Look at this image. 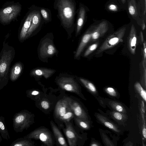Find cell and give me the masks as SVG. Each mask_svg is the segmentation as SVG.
Returning <instances> with one entry per match:
<instances>
[{
	"instance_id": "e575fe53",
	"label": "cell",
	"mask_w": 146,
	"mask_h": 146,
	"mask_svg": "<svg viewBox=\"0 0 146 146\" xmlns=\"http://www.w3.org/2000/svg\"><path fill=\"white\" fill-rule=\"evenodd\" d=\"M109 9L111 11H115L117 10V7L116 5L114 4H111L108 7Z\"/></svg>"
},
{
	"instance_id": "277c9868",
	"label": "cell",
	"mask_w": 146,
	"mask_h": 146,
	"mask_svg": "<svg viewBox=\"0 0 146 146\" xmlns=\"http://www.w3.org/2000/svg\"><path fill=\"white\" fill-rule=\"evenodd\" d=\"M31 139L39 140L44 144L48 146H52L54 142L50 131L46 128L36 129L24 137Z\"/></svg>"
},
{
	"instance_id": "8d00e7d4",
	"label": "cell",
	"mask_w": 146,
	"mask_h": 146,
	"mask_svg": "<svg viewBox=\"0 0 146 146\" xmlns=\"http://www.w3.org/2000/svg\"><path fill=\"white\" fill-rule=\"evenodd\" d=\"M143 135V137L145 138H146V129L145 127H144L142 130Z\"/></svg>"
},
{
	"instance_id": "ba28073f",
	"label": "cell",
	"mask_w": 146,
	"mask_h": 146,
	"mask_svg": "<svg viewBox=\"0 0 146 146\" xmlns=\"http://www.w3.org/2000/svg\"><path fill=\"white\" fill-rule=\"evenodd\" d=\"M66 127L64 129V133L67 139L70 146L76 145L78 137L71 123L70 122H65Z\"/></svg>"
},
{
	"instance_id": "5bb4252c",
	"label": "cell",
	"mask_w": 146,
	"mask_h": 146,
	"mask_svg": "<svg viewBox=\"0 0 146 146\" xmlns=\"http://www.w3.org/2000/svg\"><path fill=\"white\" fill-rule=\"evenodd\" d=\"M39 10L37 9L34 15L30 27L27 32L26 38L29 36L40 25L42 19Z\"/></svg>"
},
{
	"instance_id": "e0dca14e",
	"label": "cell",
	"mask_w": 146,
	"mask_h": 146,
	"mask_svg": "<svg viewBox=\"0 0 146 146\" xmlns=\"http://www.w3.org/2000/svg\"><path fill=\"white\" fill-rule=\"evenodd\" d=\"M86 10L84 7L81 5L78 11V16L76 21V33L80 32L83 25L85 19Z\"/></svg>"
},
{
	"instance_id": "6da1fadb",
	"label": "cell",
	"mask_w": 146,
	"mask_h": 146,
	"mask_svg": "<svg viewBox=\"0 0 146 146\" xmlns=\"http://www.w3.org/2000/svg\"><path fill=\"white\" fill-rule=\"evenodd\" d=\"M54 7L58 16L65 28L72 27L74 23L76 9L75 0H55Z\"/></svg>"
},
{
	"instance_id": "836d02e7",
	"label": "cell",
	"mask_w": 146,
	"mask_h": 146,
	"mask_svg": "<svg viewBox=\"0 0 146 146\" xmlns=\"http://www.w3.org/2000/svg\"><path fill=\"white\" fill-rule=\"evenodd\" d=\"M113 116L114 118L117 120H120L122 119V115L118 112H115L113 114Z\"/></svg>"
},
{
	"instance_id": "ac0fdd59",
	"label": "cell",
	"mask_w": 146,
	"mask_h": 146,
	"mask_svg": "<svg viewBox=\"0 0 146 146\" xmlns=\"http://www.w3.org/2000/svg\"><path fill=\"white\" fill-rule=\"evenodd\" d=\"M93 29L88 30L83 36L76 51L75 57H78L83 51L84 47L91 38V34Z\"/></svg>"
},
{
	"instance_id": "484cf974",
	"label": "cell",
	"mask_w": 146,
	"mask_h": 146,
	"mask_svg": "<svg viewBox=\"0 0 146 146\" xmlns=\"http://www.w3.org/2000/svg\"><path fill=\"white\" fill-rule=\"evenodd\" d=\"M74 117L76 123L79 127L85 129H88L89 128L88 124L85 120L77 117L74 115Z\"/></svg>"
},
{
	"instance_id": "d6a6232c",
	"label": "cell",
	"mask_w": 146,
	"mask_h": 146,
	"mask_svg": "<svg viewBox=\"0 0 146 146\" xmlns=\"http://www.w3.org/2000/svg\"><path fill=\"white\" fill-rule=\"evenodd\" d=\"M104 123L106 127L113 130L117 131V129L110 122L108 121H105L104 122Z\"/></svg>"
},
{
	"instance_id": "60d3db41",
	"label": "cell",
	"mask_w": 146,
	"mask_h": 146,
	"mask_svg": "<svg viewBox=\"0 0 146 146\" xmlns=\"http://www.w3.org/2000/svg\"><path fill=\"white\" fill-rule=\"evenodd\" d=\"M91 145L92 146H98V145H97L96 144L94 143Z\"/></svg>"
},
{
	"instance_id": "74e56055",
	"label": "cell",
	"mask_w": 146,
	"mask_h": 146,
	"mask_svg": "<svg viewBox=\"0 0 146 146\" xmlns=\"http://www.w3.org/2000/svg\"><path fill=\"white\" fill-rule=\"evenodd\" d=\"M141 105V108L143 112L145 113V109L144 108V104L143 102L142 101Z\"/></svg>"
},
{
	"instance_id": "4316f807",
	"label": "cell",
	"mask_w": 146,
	"mask_h": 146,
	"mask_svg": "<svg viewBox=\"0 0 146 146\" xmlns=\"http://www.w3.org/2000/svg\"><path fill=\"white\" fill-rule=\"evenodd\" d=\"M135 86V88L138 91L141 96L145 102H146V92L145 91L143 88L140 83L138 82L136 83Z\"/></svg>"
},
{
	"instance_id": "b9f144b4",
	"label": "cell",
	"mask_w": 146,
	"mask_h": 146,
	"mask_svg": "<svg viewBox=\"0 0 146 146\" xmlns=\"http://www.w3.org/2000/svg\"><path fill=\"white\" fill-rule=\"evenodd\" d=\"M2 141V137H1V135L0 134V143Z\"/></svg>"
},
{
	"instance_id": "ee69618b",
	"label": "cell",
	"mask_w": 146,
	"mask_h": 146,
	"mask_svg": "<svg viewBox=\"0 0 146 146\" xmlns=\"http://www.w3.org/2000/svg\"><path fill=\"white\" fill-rule=\"evenodd\" d=\"M47 0L48 1V0Z\"/></svg>"
},
{
	"instance_id": "d4e9b609",
	"label": "cell",
	"mask_w": 146,
	"mask_h": 146,
	"mask_svg": "<svg viewBox=\"0 0 146 146\" xmlns=\"http://www.w3.org/2000/svg\"><path fill=\"white\" fill-rule=\"evenodd\" d=\"M74 113L70 108L61 117L60 119L65 123L69 122L74 117Z\"/></svg>"
},
{
	"instance_id": "8992f818",
	"label": "cell",
	"mask_w": 146,
	"mask_h": 146,
	"mask_svg": "<svg viewBox=\"0 0 146 146\" xmlns=\"http://www.w3.org/2000/svg\"><path fill=\"white\" fill-rule=\"evenodd\" d=\"M11 52H4L0 60V90L6 83L5 74L7 73L11 59Z\"/></svg>"
},
{
	"instance_id": "4fadbf2b",
	"label": "cell",
	"mask_w": 146,
	"mask_h": 146,
	"mask_svg": "<svg viewBox=\"0 0 146 146\" xmlns=\"http://www.w3.org/2000/svg\"><path fill=\"white\" fill-rule=\"evenodd\" d=\"M108 29V23L105 21H102L94 28L91 34V38L93 40L97 39L103 35Z\"/></svg>"
},
{
	"instance_id": "7a4b0ae2",
	"label": "cell",
	"mask_w": 146,
	"mask_h": 146,
	"mask_svg": "<svg viewBox=\"0 0 146 146\" xmlns=\"http://www.w3.org/2000/svg\"><path fill=\"white\" fill-rule=\"evenodd\" d=\"M13 127L16 133L27 130L33 122V115L26 110H23L15 113L13 118Z\"/></svg>"
},
{
	"instance_id": "f1b7e54d",
	"label": "cell",
	"mask_w": 146,
	"mask_h": 146,
	"mask_svg": "<svg viewBox=\"0 0 146 146\" xmlns=\"http://www.w3.org/2000/svg\"><path fill=\"white\" fill-rule=\"evenodd\" d=\"M98 46V44L95 43L90 45L84 53V56H86L96 49Z\"/></svg>"
},
{
	"instance_id": "ab89813d",
	"label": "cell",
	"mask_w": 146,
	"mask_h": 146,
	"mask_svg": "<svg viewBox=\"0 0 146 146\" xmlns=\"http://www.w3.org/2000/svg\"><path fill=\"white\" fill-rule=\"evenodd\" d=\"M145 1V9H144V14H145L146 12V0H144Z\"/></svg>"
},
{
	"instance_id": "9c48e42d",
	"label": "cell",
	"mask_w": 146,
	"mask_h": 146,
	"mask_svg": "<svg viewBox=\"0 0 146 146\" xmlns=\"http://www.w3.org/2000/svg\"><path fill=\"white\" fill-rule=\"evenodd\" d=\"M69 104L74 115L81 119L86 120V115L80 105L77 102L67 98Z\"/></svg>"
},
{
	"instance_id": "f546056e",
	"label": "cell",
	"mask_w": 146,
	"mask_h": 146,
	"mask_svg": "<svg viewBox=\"0 0 146 146\" xmlns=\"http://www.w3.org/2000/svg\"><path fill=\"white\" fill-rule=\"evenodd\" d=\"M27 96L32 98L33 96H36L40 94V92L36 90H29L26 92Z\"/></svg>"
},
{
	"instance_id": "83f0119b",
	"label": "cell",
	"mask_w": 146,
	"mask_h": 146,
	"mask_svg": "<svg viewBox=\"0 0 146 146\" xmlns=\"http://www.w3.org/2000/svg\"><path fill=\"white\" fill-rule=\"evenodd\" d=\"M134 0L132 1V3L129 2L128 6V11L130 14L132 16H135L137 14V10L135 3Z\"/></svg>"
},
{
	"instance_id": "d6986e66",
	"label": "cell",
	"mask_w": 146,
	"mask_h": 146,
	"mask_svg": "<svg viewBox=\"0 0 146 146\" xmlns=\"http://www.w3.org/2000/svg\"><path fill=\"white\" fill-rule=\"evenodd\" d=\"M54 70L45 68H38L34 70L31 72V74L36 76H43L48 78L54 72Z\"/></svg>"
},
{
	"instance_id": "603a6c76",
	"label": "cell",
	"mask_w": 146,
	"mask_h": 146,
	"mask_svg": "<svg viewBox=\"0 0 146 146\" xmlns=\"http://www.w3.org/2000/svg\"><path fill=\"white\" fill-rule=\"evenodd\" d=\"M79 80L90 91L93 93H95L96 92V88L92 83L82 78H80Z\"/></svg>"
},
{
	"instance_id": "5b68a950",
	"label": "cell",
	"mask_w": 146,
	"mask_h": 146,
	"mask_svg": "<svg viewBox=\"0 0 146 146\" xmlns=\"http://www.w3.org/2000/svg\"><path fill=\"white\" fill-rule=\"evenodd\" d=\"M125 30V27L123 28L109 36L99 48L97 54H99L106 49L114 46L119 42H122Z\"/></svg>"
},
{
	"instance_id": "ffe728a7",
	"label": "cell",
	"mask_w": 146,
	"mask_h": 146,
	"mask_svg": "<svg viewBox=\"0 0 146 146\" xmlns=\"http://www.w3.org/2000/svg\"><path fill=\"white\" fill-rule=\"evenodd\" d=\"M31 139L24 137L18 138L14 141L10 146H33L34 143Z\"/></svg>"
},
{
	"instance_id": "44dd1931",
	"label": "cell",
	"mask_w": 146,
	"mask_h": 146,
	"mask_svg": "<svg viewBox=\"0 0 146 146\" xmlns=\"http://www.w3.org/2000/svg\"><path fill=\"white\" fill-rule=\"evenodd\" d=\"M0 133L1 137L7 141L10 139V137L5 122V118L0 116Z\"/></svg>"
},
{
	"instance_id": "4dcf8cb0",
	"label": "cell",
	"mask_w": 146,
	"mask_h": 146,
	"mask_svg": "<svg viewBox=\"0 0 146 146\" xmlns=\"http://www.w3.org/2000/svg\"><path fill=\"white\" fill-rule=\"evenodd\" d=\"M40 106L44 109L48 110L50 107V104L49 102L46 100H44L41 101Z\"/></svg>"
},
{
	"instance_id": "8fae6325",
	"label": "cell",
	"mask_w": 146,
	"mask_h": 146,
	"mask_svg": "<svg viewBox=\"0 0 146 146\" xmlns=\"http://www.w3.org/2000/svg\"><path fill=\"white\" fill-rule=\"evenodd\" d=\"M70 108L67 98L59 101L56 104L55 109L56 117L60 119Z\"/></svg>"
},
{
	"instance_id": "3957f363",
	"label": "cell",
	"mask_w": 146,
	"mask_h": 146,
	"mask_svg": "<svg viewBox=\"0 0 146 146\" xmlns=\"http://www.w3.org/2000/svg\"><path fill=\"white\" fill-rule=\"evenodd\" d=\"M21 9L20 4L13 3L3 7L0 9V21L7 23L15 19Z\"/></svg>"
},
{
	"instance_id": "9a60e30c",
	"label": "cell",
	"mask_w": 146,
	"mask_h": 146,
	"mask_svg": "<svg viewBox=\"0 0 146 146\" xmlns=\"http://www.w3.org/2000/svg\"><path fill=\"white\" fill-rule=\"evenodd\" d=\"M50 124L54 136L58 143L60 146H67L68 145L65 139L58 127L52 121H50Z\"/></svg>"
},
{
	"instance_id": "7c38bea8",
	"label": "cell",
	"mask_w": 146,
	"mask_h": 146,
	"mask_svg": "<svg viewBox=\"0 0 146 146\" xmlns=\"http://www.w3.org/2000/svg\"><path fill=\"white\" fill-rule=\"evenodd\" d=\"M36 9L29 11L27 15L21 29L20 38L21 40L26 38L27 32L30 27L33 18L35 14Z\"/></svg>"
},
{
	"instance_id": "2e32d148",
	"label": "cell",
	"mask_w": 146,
	"mask_h": 146,
	"mask_svg": "<svg viewBox=\"0 0 146 146\" xmlns=\"http://www.w3.org/2000/svg\"><path fill=\"white\" fill-rule=\"evenodd\" d=\"M137 40L135 28L134 25H132L128 41V46L130 51L133 54H135Z\"/></svg>"
},
{
	"instance_id": "7402d4cb",
	"label": "cell",
	"mask_w": 146,
	"mask_h": 146,
	"mask_svg": "<svg viewBox=\"0 0 146 146\" xmlns=\"http://www.w3.org/2000/svg\"><path fill=\"white\" fill-rule=\"evenodd\" d=\"M22 68V66L21 63H18L15 65L11 73L10 79L12 81H15L17 79L21 72Z\"/></svg>"
},
{
	"instance_id": "7bdbcfd3",
	"label": "cell",
	"mask_w": 146,
	"mask_h": 146,
	"mask_svg": "<svg viewBox=\"0 0 146 146\" xmlns=\"http://www.w3.org/2000/svg\"><path fill=\"white\" fill-rule=\"evenodd\" d=\"M121 1L123 3H124L125 2V0H121Z\"/></svg>"
},
{
	"instance_id": "cb8c5ba5",
	"label": "cell",
	"mask_w": 146,
	"mask_h": 146,
	"mask_svg": "<svg viewBox=\"0 0 146 146\" xmlns=\"http://www.w3.org/2000/svg\"><path fill=\"white\" fill-rule=\"evenodd\" d=\"M39 10L43 19L46 22H49L50 21L51 14L49 13L48 9L42 7Z\"/></svg>"
},
{
	"instance_id": "52a82bcc",
	"label": "cell",
	"mask_w": 146,
	"mask_h": 146,
	"mask_svg": "<svg viewBox=\"0 0 146 146\" xmlns=\"http://www.w3.org/2000/svg\"><path fill=\"white\" fill-rule=\"evenodd\" d=\"M57 82L62 90L80 95L79 86L72 78L62 77L58 80Z\"/></svg>"
},
{
	"instance_id": "1f68e13d",
	"label": "cell",
	"mask_w": 146,
	"mask_h": 146,
	"mask_svg": "<svg viewBox=\"0 0 146 146\" xmlns=\"http://www.w3.org/2000/svg\"><path fill=\"white\" fill-rule=\"evenodd\" d=\"M107 92L110 95L115 96L116 95V93L115 89L111 87H108L106 89Z\"/></svg>"
},
{
	"instance_id": "d590c367",
	"label": "cell",
	"mask_w": 146,
	"mask_h": 146,
	"mask_svg": "<svg viewBox=\"0 0 146 146\" xmlns=\"http://www.w3.org/2000/svg\"><path fill=\"white\" fill-rule=\"evenodd\" d=\"M116 110L118 111L121 112L123 111V109L122 107L120 105H117L115 106Z\"/></svg>"
},
{
	"instance_id": "30bf717a",
	"label": "cell",
	"mask_w": 146,
	"mask_h": 146,
	"mask_svg": "<svg viewBox=\"0 0 146 146\" xmlns=\"http://www.w3.org/2000/svg\"><path fill=\"white\" fill-rule=\"evenodd\" d=\"M56 52L55 47L49 40H46L42 42L40 49V53L42 57L52 56Z\"/></svg>"
},
{
	"instance_id": "f35d334b",
	"label": "cell",
	"mask_w": 146,
	"mask_h": 146,
	"mask_svg": "<svg viewBox=\"0 0 146 146\" xmlns=\"http://www.w3.org/2000/svg\"><path fill=\"white\" fill-rule=\"evenodd\" d=\"M142 29L143 30H144L145 29V23L144 22V21H143V24H142Z\"/></svg>"
}]
</instances>
